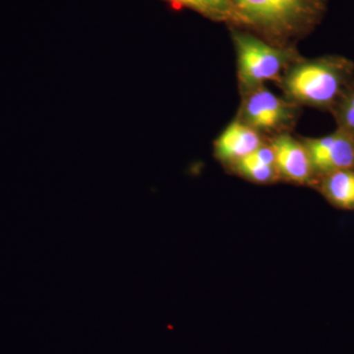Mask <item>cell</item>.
Returning <instances> with one entry per match:
<instances>
[{"mask_svg":"<svg viewBox=\"0 0 354 354\" xmlns=\"http://www.w3.org/2000/svg\"><path fill=\"white\" fill-rule=\"evenodd\" d=\"M348 70L346 62L330 58L301 62L286 74L283 86L295 101L327 106L341 92Z\"/></svg>","mask_w":354,"mask_h":354,"instance_id":"obj_1","label":"cell"},{"mask_svg":"<svg viewBox=\"0 0 354 354\" xmlns=\"http://www.w3.org/2000/svg\"><path fill=\"white\" fill-rule=\"evenodd\" d=\"M242 21L274 32L291 31L311 22L324 0H232Z\"/></svg>","mask_w":354,"mask_h":354,"instance_id":"obj_2","label":"cell"},{"mask_svg":"<svg viewBox=\"0 0 354 354\" xmlns=\"http://www.w3.org/2000/svg\"><path fill=\"white\" fill-rule=\"evenodd\" d=\"M239 73L245 88H256L279 75L286 62L285 51L272 48L251 36L236 32L234 35Z\"/></svg>","mask_w":354,"mask_h":354,"instance_id":"obj_3","label":"cell"},{"mask_svg":"<svg viewBox=\"0 0 354 354\" xmlns=\"http://www.w3.org/2000/svg\"><path fill=\"white\" fill-rule=\"evenodd\" d=\"M305 148L309 153L314 174L353 169L354 136L341 130L321 138L306 140Z\"/></svg>","mask_w":354,"mask_h":354,"instance_id":"obj_4","label":"cell"},{"mask_svg":"<svg viewBox=\"0 0 354 354\" xmlns=\"http://www.w3.org/2000/svg\"><path fill=\"white\" fill-rule=\"evenodd\" d=\"M271 146L279 176L298 184L311 183L314 171L304 144L283 134L272 140Z\"/></svg>","mask_w":354,"mask_h":354,"instance_id":"obj_5","label":"cell"},{"mask_svg":"<svg viewBox=\"0 0 354 354\" xmlns=\"http://www.w3.org/2000/svg\"><path fill=\"white\" fill-rule=\"evenodd\" d=\"M244 118L254 129H274L291 118L290 108L266 88H256L244 104Z\"/></svg>","mask_w":354,"mask_h":354,"instance_id":"obj_6","label":"cell"},{"mask_svg":"<svg viewBox=\"0 0 354 354\" xmlns=\"http://www.w3.org/2000/svg\"><path fill=\"white\" fill-rule=\"evenodd\" d=\"M261 145L262 141L254 128L235 121L228 125L216 140V155L221 162L232 165L252 153Z\"/></svg>","mask_w":354,"mask_h":354,"instance_id":"obj_7","label":"cell"},{"mask_svg":"<svg viewBox=\"0 0 354 354\" xmlns=\"http://www.w3.org/2000/svg\"><path fill=\"white\" fill-rule=\"evenodd\" d=\"M324 196L339 209L354 211V171L344 169L325 174Z\"/></svg>","mask_w":354,"mask_h":354,"instance_id":"obj_8","label":"cell"},{"mask_svg":"<svg viewBox=\"0 0 354 354\" xmlns=\"http://www.w3.org/2000/svg\"><path fill=\"white\" fill-rule=\"evenodd\" d=\"M179 6L189 7L212 19L242 21L232 0H169ZM243 22V21H242Z\"/></svg>","mask_w":354,"mask_h":354,"instance_id":"obj_9","label":"cell"},{"mask_svg":"<svg viewBox=\"0 0 354 354\" xmlns=\"http://www.w3.org/2000/svg\"><path fill=\"white\" fill-rule=\"evenodd\" d=\"M232 165L237 174L254 183H269L277 180L279 177L276 167L261 162L253 153Z\"/></svg>","mask_w":354,"mask_h":354,"instance_id":"obj_10","label":"cell"},{"mask_svg":"<svg viewBox=\"0 0 354 354\" xmlns=\"http://www.w3.org/2000/svg\"><path fill=\"white\" fill-rule=\"evenodd\" d=\"M339 120L342 130L354 136V93L349 94L342 102L339 109Z\"/></svg>","mask_w":354,"mask_h":354,"instance_id":"obj_11","label":"cell"}]
</instances>
